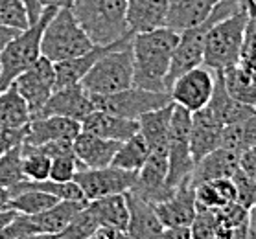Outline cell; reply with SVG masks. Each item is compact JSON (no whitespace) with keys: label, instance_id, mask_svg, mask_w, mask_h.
Segmentation results:
<instances>
[{"label":"cell","instance_id":"ab89813d","mask_svg":"<svg viewBox=\"0 0 256 239\" xmlns=\"http://www.w3.org/2000/svg\"><path fill=\"white\" fill-rule=\"evenodd\" d=\"M24 136H26V127H20V129L0 127V157L6 155L13 147L22 146Z\"/></svg>","mask_w":256,"mask_h":239},{"label":"cell","instance_id":"1f68e13d","mask_svg":"<svg viewBox=\"0 0 256 239\" xmlns=\"http://www.w3.org/2000/svg\"><path fill=\"white\" fill-rule=\"evenodd\" d=\"M58 201L59 199L56 195L37 192V190H28V192H20L17 195H13L10 199V208L17 214H22V216H35V214L48 210Z\"/></svg>","mask_w":256,"mask_h":239},{"label":"cell","instance_id":"30bf717a","mask_svg":"<svg viewBox=\"0 0 256 239\" xmlns=\"http://www.w3.org/2000/svg\"><path fill=\"white\" fill-rule=\"evenodd\" d=\"M13 87L28 103L30 114L35 118L56 90V68L46 57H39L28 70L13 81Z\"/></svg>","mask_w":256,"mask_h":239},{"label":"cell","instance_id":"c3c4849f","mask_svg":"<svg viewBox=\"0 0 256 239\" xmlns=\"http://www.w3.org/2000/svg\"><path fill=\"white\" fill-rule=\"evenodd\" d=\"M17 216V212H13V210H4V212H0V230H4V228L10 225V223L13 221V217Z\"/></svg>","mask_w":256,"mask_h":239},{"label":"cell","instance_id":"f546056e","mask_svg":"<svg viewBox=\"0 0 256 239\" xmlns=\"http://www.w3.org/2000/svg\"><path fill=\"white\" fill-rule=\"evenodd\" d=\"M252 146H256V111L242 122L223 127L222 133V147L242 155Z\"/></svg>","mask_w":256,"mask_h":239},{"label":"cell","instance_id":"4316f807","mask_svg":"<svg viewBox=\"0 0 256 239\" xmlns=\"http://www.w3.org/2000/svg\"><path fill=\"white\" fill-rule=\"evenodd\" d=\"M32 120L28 103L17 92V88L8 87L0 92V127L20 129L26 127Z\"/></svg>","mask_w":256,"mask_h":239},{"label":"cell","instance_id":"7bdbcfd3","mask_svg":"<svg viewBox=\"0 0 256 239\" xmlns=\"http://www.w3.org/2000/svg\"><path fill=\"white\" fill-rule=\"evenodd\" d=\"M24 2V7H26V11H28V18H30V24H34L39 20L41 17V13L44 7L41 6V2L39 0H22Z\"/></svg>","mask_w":256,"mask_h":239},{"label":"cell","instance_id":"ba28073f","mask_svg":"<svg viewBox=\"0 0 256 239\" xmlns=\"http://www.w3.org/2000/svg\"><path fill=\"white\" fill-rule=\"evenodd\" d=\"M136 173L116 166H105V168H82L74 177L85 201H94L100 197L114 195V193L131 192Z\"/></svg>","mask_w":256,"mask_h":239},{"label":"cell","instance_id":"7a4b0ae2","mask_svg":"<svg viewBox=\"0 0 256 239\" xmlns=\"http://www.w3.org/2000/svg\"><path fill=\"white\" fill-rule=\"evenodd\" d=\"M94 44H112L133 35L128 26V0H72L70 6Z\"/></svg>","mask_w":256,"mask_h":239},{"label":"cell","instance_id":"7c38bea8","mask_svg":"<svg viewBox=\"0 0 256 239\" xmlns=\"http://www.w3.org/2000/svg\"><path fill=\"white\" fill-rule=\"evenodd\" d=\"M94 111H96V107H94L92 94H88L82 83H76V85L56 88L50 99L41 109V112L35 118L64 116L83 122Z\"/></svg>","mask_w":256,"mask_h":239},{"label":"cell","instance_id":"f35d334b","mask_svg":"<svg viewBox=\"0 0 256 239\" xmlns=\"http://www.w3.org/2000/svg\"><path fill=\"white\" fill-rule=\"evenodd\" d=\"M238 64H242L244 68H247L250 72H256V26L250 20H247Z\"/></svg>","mask_w":256,"mask_h":239},{"label":"cell","instance_id":"681fc988","mask_svg":"<svg viewBox=\"0 0 256 239\" xmlns=\"http://www.w3.org/2000/svg\"><path fill=\"white\" fill-rule=\"evenodd\" d=\"M58 236L54 234H41V232H35V234H28V236H22V238L17 239H56Z\"/></svg>","mask_w":256,"mask_h":239},{"label":"cell","instance_id":"4dcf8cb0","mask_svg":"<svg viewBox=\"0 0 256 239\" xmlns=\"http://www.w3.org/2000/svg\"><path fill=\"white\" fill-rule=\"evenodd\" d=\"M20 155H22V173L26 181H44V179H50L52 158H50V155L42 151L41 147L22 144L20 146Z\"/></svg>","mask_w":256,"mask_h":239},{"label":"cell","instance_id":"836d02e7","mask_svg":"<svg viewBox=\"0 0 256 239\" xmlns=\"http://www.w3.org/2000/svg\"><path fill=\"white\" fill-rule=\"evenodd\" d=\"M24 181L22 173V155H20V146L13 147L6 155L0 157V186L10 188Z\"/></svg>","mask_w":256,"mask_h":239},{"label":"cell","instance_id":"d590c367","mask_svg":"<svg viewBox=\"0 0 256 239\" xmlns=\"http://www.w3.org/2000/svg\"><path fill=\"white\" fill-rule=\"evenodd\" d=\"M82 169V164L74 153H64L52 158L50 166V179L56 182H72L76 173Z\"/></svg>","mask_w":256,"mask_h":239},{"label":"cell","instance_id":"2e32d148","mask_svg":"<svg viewBox=\"0 0 256 239\" xmlns=\"http://www.w3.org/2000/svg\"><path fill=\"white\" fill-rule=\"evenodd\" d=\"M120 144L122 142L107 140L82 129V133L72 142V149L82 168H105L112 164V158L116 155Z\"/></svg>","mask_w":256,"mask_h":239},{"label":"cell","instance_id":"52a82bcc","mask_svg":"<svg viewBox=\"0 0 256 239\" xmlns=\"http://www.w3.org/2000/svg\"><path fill=\"white\" fill-rule=\"evenodd\" d=\"M96 111H105L116 116L138 120L146 112L157 111L160 107L172 103L170 92H152L138 87H129L122 92L107 94V96H92Z\"/></svg>","mask_w":256,"mask_h":239},{"label":"cell","instance_id":"f6af8a7d","mask_svg":"<svg viewBox=\"0 0 256 239\" xmlns=\"http://www.w3.org/2000/svg\"><path fill=\"white\" fill-rule=\"evenodd\" d=\"M245 239H256V204L249 210L247 217V236Z\"/></svg>","mask_w":256,"mask_h":239},{"label":"cell","instance_id":"ee69618b","mask_svg":"<svg viewBox=\"0 0 256 239\" xmlns=\"http://www.w3.org/2000/svg\"><path fill=\"white\" fill-rule=\"evenodd\" d=\"M20 29H15V28H10V26H6V24L0 22V50L6 46L8 42L12 41L13 37L17 35Z\"/></svg>","mask_w":256,"mask_h":239},{"label":"cell","instance_id":"83f0119b","mask_svg":"<svg viewBox=\"0 0 256 239\" xmlns=\"http://www.w3.org/2000/svg\"><path fill=\"white\" fill-rule=\"evenodd\" d=\"M222 74L225 87L234 99L256 107V72L247 70L242 64H234Z\"/></svg>","mask_w":256,"mask_h":239},{"label":"cell","instance_id":"bcb514c9","mask_svg":"<svg viewBox=\"0 0 256 239\" xmlns=\"http://www.w3.org/2000/svg\"><path fill=\"white\" fill-rule=\"evenodd\" d=\"M10 199H12L10 190L4 188V186H0V212L12 210V208H10Z\"/></svg>","mask_w":256,"mask_h":239},{"label":"cell","instance_id":"ac0fdd59","mask_svg":"<svg viewBox=\"0 0 256 239\" xmlns=\"http://www.w3.org/2000/svg\"><path fill=\"white\" fill-rule=\"evenodd\" d=\"M238 169L240 153L227 149V147H218L201 158L199 162H196L190 181L194 186H198L201 182L216 181V179H232Z\"/></svg>","mask_w":256,"mask_h":239},{"label":"cell","instance_id":"603a6c76","mask_svg":"<svg viewBox=\"0 0 256 239\" xmlns=\"http://www.w3.org/2000/svg\"><path fill=\"white\" fill-rule=\"evenodd\" d=\"M208 109L223 127L242 122V120H245V118L250 116L256 111V107L242 103V101L234 99L228 94L222 72H216V85H214L212 98H210Z\"/></svg>","mask_w":256,"mask_h":239},{"label":"cell","instance_id":"e0dca14e","mask_svg":"<svg viewBox=\"0 0 256 239\" xmlns=\"http://www.w3.org/2000/svg\"><path fill=\"white\" fill-rule=\"evenodd\" d=\"M129 204V223L126 228L129 239H160L164 225L158 219L155 206L146 203L144 199L136 197L128 192Z\"/></svg>","mask_w":256,"mask_h":239},{"label":"cell","instance_id":"4fadbf2b","mask_svg":"<svg viewBox=\"0 0 256 239\" xmlns=\"http://www.w3.org/2000/svg\"><path fill=\"white\" fill-rule=\"evenodd\" d=\"M155 212H157L164 228L190 227L196 214H198L196 186L192 184V181L188 179V181L180 182L179 186L174 190L172 197L155 204Z\"/></svg>","mask_w":256,"mask_h":239},{"label":"cell","instance_id":"9c48e42d","mask_svg":"<svg viewBox=\"0 0 256 239\" xmlns=\"http://www.w3.org/2000/svg\"><path fill=\"white\" fill-rule=\"evenodd\" d=\"M216 85V72L208 66L199 64L192 70L184 72L172 83L170 98L175 105L184 107L186 111L196 112L208 107Z\"/></svg>","mask_w":256,"mask_h":239},{"label":"cell","instance_id":"277c9868","mask_svg":"<svg viewBox=\"0 0 256 239\" xmlns=\"http://www.w3.org/2000/svg\"><path fill=\"white\" fill-rule=\"evenodd\" d=\"M247 20L249 17L242 4L240 9H236L222 20H218L208 29L203 53L204 66H208L212 72H225L227 68L238 64Z\"/></svg>","mask_w":256,"mask_h":239},{"label":"cell","instance_id":"60d3db41","mask_svg":"<svg viewBox=\"0 0 256 239\" xmlns=\"http://www.w3.org/2000/svg\"><path fill=\"white\" fill-rule=\"evenodd\" d=\"M240 169L244 171L245 175H249L250 179L256 181V146L245 149L240 155Z\"/></svg>","mask_w":256,"mask_h":239},{"label":"cell","instance_id":"f1b7e54d","mask_svg":"<svg viewBox=\"0 0 256 239\" xmlns=\"http://www.w3.org/2000/svg\"><path fill=\"white\" fill-rule=\"evenodd\" d=\"M148 157H150L148 142L144 140L142 134L136 133L129 140L120 144L116 155L112 158V166L138 173L140 169H142V166L146 164V160H148Z\"/></svg>","mask_w":256,"mask_h":239},{"label":"cell","instance_id":"ffe728a7","mask_svg":"<svg viewBox=\"0 0 256 239\" xmlns=\"http://www.w3.org/2000/svg\"><path fill=\"white\" fill-rule=\"evenodd\" d=\"M172 111H174V101L157 111L146 112L138 118V133L148 142L150 155H168Z\"/></svg>","mask_w":256,"mask_h":239},{"label":"cell","instance_id":"8992f818","mask_svg":"<svg viewBox=\"0 0 256 239\" xmlns=\"http://www.w3.org/2000/svg\"><path fill=\"white\" fill-rule=\"evenodd\" d=\"M94 46L87 31L80 26L70 7H59L44 26L41 39V55L52 63L78 57Z\"/></svg>","mask_w":256,"mask_h":239},{"label":"cell","instance_id":"d6a6232c","mask_svg":"<svg viewBox=\"0 0 256 239\" xmlns=\"http://www.w3.org/2000/svg\"><path fill=\"white\" fill-rule=\"evenodd\" d=\"M102 230L98 217L94 216V212L85 204L82 210L78 212L74 219L66 225L63 232L59 234L61 239H92L96 234Z\"/></svg>","mask_w":256,"mask_h":239},{"label":"cell","instance_id":"9a60e30c","mask_svg":"<svg viewBox=\"0 0 256 239\" xmlns=\"http://www.w3.org/2000/svg\"><path fill=\"white\" fill-rule=\"evenodd\" d=\"M223 125L210 112L208 107L192 112V127H190V153L194 162H199L203 157L214 149L222 147Z\"/></svg>","mask_w":256,"mask_h":239},{"label":"cell","instance_id":"d4e9b609","mask_svg":"<svg viewBox=\"0 0 256 239\" xmlns=\"http://www.w3.org/2000/svg\"><path fill=\"white\" fill-rule=\"evenodd\" d=\"M88 208L98 217L102 228L126 232L129 223V204L128 193H114L107 197H100L88 201Z\"/></svg>","mask_w":256,"mask_h":239},{"label":"cell","instance_id":"5bb4252c","mask_svg":"<svg viewBox=\"0 0 256 239\" xmlns=\"http://www.w3.org/2000/svg\"><path fill=\"white\" fill-rule=\"evenodd\" d=\"M82 133V122L64 116H42L32 118L26 125V136L22 144L44 146L48 142H74Z\"/></svg>","mask_w":256,"mask_h":239},{"label":"cell","instance_id":"484cf974","mask_svg":"<svg viewBox=\"0 0 256 239\" xmlns=\"http://www.w3.org/2000/svg\"><path fill=\"white\" fill-rule=\"evenodd\" d=\"M85 204H87V201L59 199L58 203L54 204V206H50L48 210L41 212V214H35V216H30V217H32V221L35 223L37 232L59 236Z\"/></svg>","mask_w":256,"mask_h":239},{"label":"cell","instance_id":"8d00e7d4","mask_svg":"<svg viewBox=\"0 0 256 239\" xmlns=\"http://www.w3.org/2000/svg\"><path fill=\"white\" fill-rule=\"evenodd\" d=\"M216 228H218V216L216 210L198 208V214L190 225L192 239H214Z\"/></svg>","mask_w":256,"mask_h":239},{"label":"cell","instance_id":"44dd1931","mask_svg":"<svg viewBox=\"0 0 256 239\" xmlns=\"http://www.w3.org/2000/svg\"><path fill=\"white\" fill-rule=\"evenodd\" d=\"M82 129L107 140L126 142L138 133V120H129L105 111H94L82 122Z\"/></svg>","mask_w":256,"mask_h":239},{"label":"cell","instance_id":"d6986e66","mask_svg":"<svg viewBox=\"0 0 256 239\" xmlns=\"http://www.w3.org/2000/svg\"><path fill=\"white\" fill-rule=\"evenodd\" d=\"M133 35L124 37V39L112 42V44H94V46L90 48L88 52L83 53V55L66 59V61H61V63H54V68H56V88L82 83V79L85 77V74L92 68L94 63H96L104 53H107L109 50H112L114 46H118V44L124 42L126 39H131Z\"/></svg>","mask_w":256,"mask_h":239},{"label":"cell","instance_id":"b9f144b4","mask_svg":"<svg viewBox=\"0 0 256 239\" xmlns=\"http://www.w3.org/2000/svg\"><path fill=\"white\" fill-rule=\"evenodd\" d=\"M160 239H192L190 227H170L164 228Z\"/></svg>","mask_w":256,"mask_h":239},{"label":"cell","instance_id":"7402d4cb","mask_svg":"<svg viewBox=\"0 0 256 239\" xmlns=\"http://www.w3.org/2000/svg\"><path fill=\"white\" fill-rule=\"evenodd\" d=\"M222 0H168L166 28L175 31L194 28L208 18Z\"/></svg>","mask_w":256,"mask_h":239},{"label":"cell","instance_id":"7dc6e473","mask_svg":"<svg viewBox=\"0 0 256 239\" xmlns=\"http://www.w3.org/2000/svg\"><path fill=\"white\" fill-rule=\"evenodd\" d=\"M42 7H70L72 0H39Z\"/></svg>","mask_w":256,"mask_h":239},{"label":"cell","instance_id":"6da1fadb","mask_svg":"<svg viewBox=\"0 0 256 239\" xmlns=\"http://www.w3.org/2000/svg\"><path fill=\"white\" fill-rule=\"evenodd\" d=\"M179 31L157 28L134 33L133 48V85L152 92H168V72Z\"/></svg>","mask_w":256,"mask_h":239},{"label":"cell","instance_id":"f907efd6","mask_svg":"<svg viewBox=\"0 0 256 239\" xmlns=\"http://www.w3.org/2000/svg\"><path fill=\"white\" fill-rule=\"evenodd\" d=\"M56 239H61V238H59V236H58V238H56Z\"/></svg>","mask_w":256,"mask_h":239},{"label":"cell","instance_id":"cb8c5ba5","mask_svg":"<svg viewBox=\"0 0 256 239\" xmlns=\"http://www.w3.org/2000/svg\"><path fill=\"white\" fill-rule=\"evenodd\" d=\"M168 0H128V26L133 33L166 28Z\"/></svg>","mask_w":256,"mask_h":239},{"label":"cell","instance_id":"74e56055","mask_svg":"<svg viewBox=\"0 0 256 239\" xmlns=\"http://www.w3.org/2000/svg\"><path fill=\"white\" fill-rule=\"evenodd\" d=\"M232 181L236 184V203L244 206L245 210H250L256 204V181L245 175L242 169L234 173Z\"/></svg>","mask_w":256,"mask_h":239},{"label":"cell","instance_id":"5b68a950","mask_svg":"<svg viewBox=\"0 0 256 239\" xmlns=\"http://www.w3.org/2000/svg\"><path fill=\"white\" fill-rule=\"evenodd\" d=\"M133 37L104 53L85 74L82 85L92 96L122 92L133 87Z\"/></svg>","mask_w":256,"mask_h":239},{"label":"cell","instance_id":"e575fe53","mask_svg":"<svg viewBox=\"0 0 256 239\" xmlns=\"http://www.w3.org/2000/svg\"><path fill=\"white\" fill-rule=\"evenodd\" d=\"M0 22L15 29L32 26L22 0H0Z\"/></svg>","mask_w":256,"mask_h":239},{"label":"cell","instance_id":"8fae6325","mask_svg":"<svg viewBox=\"0 0 256 239\" xmlns=\"http://www.w3.org/2000/svg\"><path fill=\"white\" fill-rule=\"evenodd\" d=\"M174 190L175 188L168 182V155H150L136 173L131 193L155 206L172 197Z\"/></svg>","mask_w":256,"mask_h":239},{"label":"cell","instance_id":"3957f363","mask_svg":"<svg viewBox=\"0 0 256 239\" xmlns=\"http://www.w3.org/2000/svg\"><path fill=\"white\" fill-rule=\"evenodd\" d=\"M59 7H44L37 22L20 29L6 46L0 50V92L12 87L22 72L41 57V39L44 26Z\"/></svg>","mask_w":256,"mask_h":239}]
</instances>
